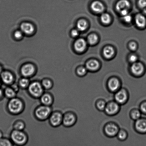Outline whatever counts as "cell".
Returning <instances> with one entry per match:
<instances>
[{"label":"cell","mask_w":146,"mask_h":146,"mask_svg":"<svg viewBox=\"0 0 146 146\" xmlns=\"http://www.w3.org/2000/svg\"><path fill=\"white\" fill-rule=\"evenodd\" d=\"M11 140L15 145L23 146L27 143L28 137L22 131L14 129L11 133Z\"/></svg>","instance_id":"cell-1"},{"label":"cell","mask_w":146,"mask_h":146,"mask_svg":"<svg viewBox=\"0 0 146 146\" xmlns=\"http://www.w3.org/2000/svg\"><path fill=\"white\" fill-rule=\"evenodd\" d=\"M24 104L22 100L16 97L10 99L8 104V108L10 112L14 114H19L23 111Z\"/></svg>","instance_id":"cell-2"},{"label":"cell","mask_w":146,"mask_h":146,"mask_svg":"<svg viewBox=\"0 0 146 146\" xmlns=\"http://www.w3.org/2000/svg\"><path fill=\"white\" fill-rule=\"evenodd\" d=\"M35 115L37 119L40 120H46L52 114V109L50 106H40L35 110Z\"/></svg>","instance_id":"cell-3"},{"label":"cell","mask_w":146,"mask_h":146,"mask_svg":"<svg viewBox=\"0 0 146 146\" xmlns=\"http://www.w3.org/2000/svg\"><path fill=\"white\" fill-rule=\"evenodd\" d=\"M28 92L35 98H39L43 94L44 89L41 83L33 82L30 83L28 88Z\"/></svg>","instance_id":"cell-4"},{"label":"cell","mask_w":146,"mask_h":146,"mask_svg":"<svg viewBox=\"0 0 146 146\" xmlns=\"http://www.w3.org/2000/svg\"><path fill=\"white\" fill-rule=\"evenodd\" d=\"M63 115L59 111H55L52 113L49 117V122L53 127H57L63 122Z\"/></svg>","instance_id":"cell-5"},{"label":"cell","mask_w":146,"mask_h":146,"mask_svg":"<svg viewBox=\"0 0 146 146\" xmlns=\"http://www.w3.org/2000/svg\"><path fill=\"white\" fill-rule=\"evenodd\" d=\"M35 66L31 63L26 64L21 68V72L24 77H31L35 73Z\"/></svg>","instance_id":"cell-6"},{"label":"cell","mask_w":146,"mask_h":146,"mask_svg":"<svg viewBox=\"0 0 146 146\" xmlns=\"http://www.w3.org/2000/svg\"><path fill=\"white\" fill-rule=\"evenodd\" d=\"M76 115L71 112H68L63 116L62 124L66 127H70L76 123Z\"/></svg>","instance_id":"cell-7"},{"label":"cell","mask_w":146,"mask_h":146,"mask_svg":"<svg viewBox=\"0 0 146 146\" xmlns=\"http://www.w3.org/2000/svg\"><path fill=\"white\" fill-rule=\"evenodd\" d=\"M105 134L110 137H113L117 135L119 131L118 126L114 123H110L107 124L104 128Z\"/></svg>","instance_id":"cell-8"},{"label":"cell","mask_w":146,"mask_h":146,"mask_svg":"<svg viewBox=\"0 0 146 146\" xmlns=\"http://www.w3.org/2000/svg\"><path fill=\"white\" fill-rule=\"evenodd\" d=\"M115 102L119 104H123L127 102L128 96L127 92L124 89H121L116 92L114 96Z\"/></svg>","instance_id":"cell-9"},{"label":"cell","mask_w":146,"mask_h":146,"mask_svg":"<svg viewBox=\"0 0 146 146\" xmlns=\"http://www.w3.org/2000/svg\"><path fill=\"white\" fill-rule=\"evenodd\" d=\"M119 110V104L116 102H112L107 104L104 110L108 115H113L117 114Z\"/></svg>","instance_id":"cell-10"},{"label":"cell","mask_w":146,"mask_h":146,"mask_svg":"<svg viewBox=\"0 0 146 146\" xmlns=\"http://www.w3.org/2000/svg\"><path fill=\"white\" fill-rule=\"evenodd\" d=\"M120 86V80L116 78H111L108 82V87L111 92H117L119 89Z\"/></svg>","instance_id":"cell-11"},{"label":"cell","mask_w":146,"mask_h":146,"mask_svg":"<svg viewBox=\"0 0 146 146\" xmlns=\"http://www.w3.org/2000/svg\"><path fill=\"white\" fill-rule=\"evenodd\" d=\"M1 76L2 81L5 84L11 85L13 83L15 80V77L13 75L9 72H2Z\"/></svg>","instance_id":"cell-12"},{"label":"cell","mask_w":146,"mask_h":146,"mask_svg":"<svg viewBox=\"0 0 146 146\" xmlns=\"http://www.w3.org/2000/svg\"><path fill=\"white\" fill-rule=\"evenodd\" d=\"M135 127L137 132L141 134L146 133V119L140 118L136 120Z\"/></svg>","instance_id":"cell-13"},{"label":"cell","mask_w":146,"mask_h":146,"mask_svg":"<svg viewBox=\"0 0 146 146\" xmlns=\"http://www.w3.org/2000/svg\"><path fill=\"white\" fill-rule=\"evenodd\" d=\"M20 28L23 33L26 35H32L35 30V27L30 23H23L21 24Z\"/></svg>","instance_id":"cell-14"},{"label":"cell","mask_w":146,"mask_h":146,"mask_svg":"<svg viewBox=\"0 0 146 146\" xmlns=\"http://www.w3.org/2000/svg\"><path fill=\"white\" fill-rule=\"evenodd\" d=\"M132 73L136 76H140L144 72V67L142 64L138 62H135L132 65L131 68Z\"/></svg>","instance_id":"cell-15"},{"label":"cell","mask_w":146,"mask_h":146,"mask_svg":"<svg viewBox=\"0 0 146 146\" xmlns=\"http://www.w3.org/2000/svg\"><path fill=\"white\" fill-rule=\"evenodd\" d=\"M41 103L43 105L50 106L53 103V98L49 93H43L40 98Z\"/></svg>","instance_id":"cell-16"},{"label":"cell","mask_w":146,"mask_h":146,"mask_svg":"<svg viewBox=\"0 0 146 146\" xmlns=\"http://www.w3.org/2000/svg\"><path fill=\"white\" fill-rule=\"evenodd\" d=\"M86 42L84 39L80 38L75 42L74 47L75 50L78 52H82L86 49Z\"/></svg>","instance_id":"cell-17"},{"label":"cell","mask_w":146,"mask_h":146,"mask_svg":"<svg viewBox=\"0 0 146 146\" xmlns=\"http://www.w3.org/2000/svg\"><path fill=\"white\" fill-rule=\"evenodd\" d=\"M130 4L127 0H120L117 3L116 5V8L119 12L123 10H128L130 7Z\"/></svg>","instance_id":"cell-18"},{"label":"cell","mask_w":146,"mask_h":146,"mask_svg":"<svg viewBox=\"0 0 146 146\" xmlns=\"http://www.w3.org/2000/svg\"><path fill=\"white\" fill-rule=\"evenodd\" d=\"M92 9L94 12L100 13L104 11V6L101 2L98 1H94L91 5Z\"/></svg>","instance_id":"cell-19"},{"label":"cell","mask_w":146,"mask_h":146,"mask_svg":"<svg viewBox=\"0 0 146 146\" xmlns=\"http://www.w3.org/2000/svg\"><path fill=\"white\" fill-rule=\"evenodd\" d=\"M135 22L137 26L140 28H143L146 25V19L145 17L141 14L136 15Z\"/></svg>","instance_id":"cell-20"},{"label":"cell","mask_w":146,"mask_h":146,"mask_svg":"<svg viewBox=\"0 0 146 146\" xmlns=\"http://www.w3.org/2000/svg\"><path fill=\"white\" fill-rule=\"evenodd\" d=\"M100 66V64L96 60H91L88 62L86 64V68L91 71L97 70Z\"/></svg>","instance_id":"cell-21"},{"label":"cell","mask_w":146,"mask_h":146,"mask_svg":"<svg viewBox=\"0 0 146 146\" xmlns=\"http://www.w3.org/2000/svg\"><path fill=\"white\" fill-rule=\"evenodd\" d=\"M4 94L7 98L11 99L15 97L16 91L13 88L8 87L5 89Z\"/></svg>","instance_id":"cell-22"},{"label":"cell","mask_w":146,"mask_h":146,"mask_svg":"<svg viewBox=\"0 0 146 146\" xmlns=\"http://www.w3.org/2000/svg\"><path fill=\"white\" fill-rule=\"evenodd\" d=\"M103 54L106 58H111L114 53V48L111 46H107L106 47L103 49Z\"/></svg>","instance_id":"cell-23"},{"label":"cell","mask_w":146,"mask_h":146,"mask_svg":"<svg viewBox=\"0 0 146 146\" xmlns=\"http://www.w3.org/2000/svg\"><path fill=\"white\" fill-rule=\"evenodd\" d=\"M30 84V82L27 78L23 77L20 79L18 82L19 86L22 89L28 88Z\"/></svg>","instance_id":"cell-24"},{"label":"cell","mask_w":146,"mask_h":146,"mask_svg":"<svg viewBox=\"0 0 146 146\" xmlns=\"http://www.w3.org/2000/svg\"><path fill=\"white\" fill-rule=\"evenodd\" d=\"M41 84L43 88L46 90H49L53 86V83L52 81L48 79H44L42 80Z\"/></svg>","instance_id":"cell-25"},{"label":"cell","mask_w":146,"mask_h":146,"mask_svg":"<svg viewBox=\"0 0 146 146\" xmlns=\"http://www.w3.org/2000/svg\"><path fill=\"white\" fill-rule=\"evenodd\" d=\"M87 27V23L85 20L81 19L78 21L77 23V29L79 31H83Z\"/></svg>","instance_id":"cell-26"},{"label":"cell","mask_w":146,"mask_h":146,"mask_svg":"<svg viewBox=\"0 0 146 146\" xmlns=\"http://www.w3.org/2000/svg\"><path fill=\"white\" fill-rule=\"evenodd\" d=\"M14 129L23 131L25 128V124L22 120H18L14 123Z\"/></svg>","instance_id":"cell-27"},{"label":"cell","mask_w":146,"mask_h":146,"mask_svg":"<svg viewBox=\"0 0 146 146\" xmlns=\"http://www.w3.org/2000/svg\"><path fill=\"white\" fill-rule=\"evenodd\" d=\"M141 115V111L137 110H133L130 113L131 118L134 120H137L140 119Z\"/></svg>","instance_id":"cell-28"},{"label":"cell","mask_w":146,"mask_h":146,"mask_svg":"<svg viewBox=\"0 0 146 146\" xmlns=\"http://www.w3.org/2000/svg\"><path fill=\"white\" fill-rule=\"evenodd\" d=\"M117 136L119 140L121 141H124L127 139V132L125 130H121L119 131Z\"/></svg>","instance_id":"cell-29"},{"label":"cell","mask_w":146,"mask_h":146,"mask_svg":"<svg viewBox=\"0 0 146 146\" xmlns=\"http://www.w3.org/2000/svg\"><path fill=\"white\" fill-rule=\"evenodd\" d=\"M14 145L11 139L5 138L0 139V146H14Z\"/></svg>","instance_id":"cell-30"},{"label":"cell","mask_w":146,"mask_h":146,"mask_svg":"<svg viewBox=\"0 0 146 146\" xmlns=\"http://www.w3.org/2000/svg\"><path fill=\"white\" fill-rule=\"evenodd\" d=\"M100 19L103 23L106 24L110 23L111 21V17L109 14L107 13L102 14L100 17Z\"/></svg>","instance_id":"cell-31"},{"label":"cell","mask_w":146,"mask_h":146,"mask_svg":"<svg viewBox=\"0 0 146 146\" xmlns=\"http://www.w3.org/2000/svg\"><path fill=\"white\" fill-rule=\"evenodd\" d=\"M98 37L95 34H92L89 35L88 37V42L91 45H93L97 42Z\"/></svg>","instance_id":"cell-32"},{"label":"cell","mask_w":146,"mask_h":146,"mask_svg":"<svg viewBox=\"0 0 146 146\" xmlns=\"http://www.w3.org/2000/svg\"><path fill=\"white\" fill-rule=\"evenodd\" d=\"M106 105H107V104L106 102L103 100H99L96 104L97 109L101 111L105 110Z\"/></svg>","instance_id":"cell-33"},{"label":"cell","mask_w":146,"mask_h":146,"mask_svg":"<svg viewBox=\"0 0 146 146\" xmlns=\"http://www.w3.org/2000/svg\"><path fill=\"white\" fill-rule=\"evenodd\" d=\"M87 69L86 68L84 67H79L77 69L76 73L78 76H83L86 74L87 73Z\"/></svg>","instance_id":"cell-34"},{"label":"cell","mask_w":146,"mask_h":146,"mask_svg":"<svg viewBox=\"0 0 146 146\" xmlns=\"http://www.w3.org/2000/svg\"><path fill=\"white\" fill-rule=\"evenodd\" d=\"M23 34L21 30L17 31L14 33V36L16 39H19L22 37Z\"/></svg>","instance_id":"cell-35"},{"label":"cell","mask_w":146,"mask_h":146,"mask_svg":"<svg viewBox=\"0 0 146 146\" xmlns=\"http://www.w3.org/2000/svg\"><path fill=\"white\" fill-rule=\"evenodd\" d=\"M140 110L141 112L146 114V101L141 103L140 106Z\"/></svg>","instance_id":"cell-36"},{"label":"cell","mask_w":146,"mask_h":146,"mask_svg":"<svg viewBox=\"0 0 146 146\" xmlns=\"http://www.w3.org/2000/svg\"><path fill=\"white\" fill-rule=\"evenodd\" d=\"M138 5L141 8H146V0H139Z\"/></svg>","instance_id":"cell-37"},{"label":"cell","mask_w":146,"mask_h":146,"mask_svg":"<svg viewBox=\"0 0 146 146\" xmlns=\"http://www.w3.org/2000/svg\"><path fill=\"white\" fill-rule=\"evenodd\" d=\"M123 19L127 23H129L131 21L132 17L130 15H127L123 17Z\"/></svg>","instance_id":"cell-38"},{"label":"cell","mask_w":146,"mask_h":146,"mask_svg":"<svg viewBox=\"0 0 146 146\" xmlns=\"http://www.w3.org/2000/svg\"><path fill=\"white\" fill-rule=\"evenodd\" d=\"M137 56L134 55H131L129 58L130 61L133 63L137 62Z\"/></svg>","instance_id":"cell-39"},{"label":"cell","mask_w":146,"mask_h":146,"mask_svg":"<svg viewBox=\"0 0 146 146\" xmlns=\"http://www.w3.org/2000/svg\"><path fill=\"white\" fill-rule=\"evenodd\" d=\"M129 46L130 49L133 50H135L137 48V44L135 42H130L129 45Z\"/></svg>","instance_id":"cell-40"},{"label":"cell","mask_w":146,"mask_h":146,"mask_svg":"<svg viewBox=\"0 0 146 146\" xmlns=\"http://www.w3.org/2000/svg\"><path fill=\"white\" fill-rule=\"evenodd\" d=\"M79 31L78 29H73L72 31L71 35L73 37H76L79 35Z\"/></svg>","instance_id":"cell-41"},{"label":"cell","mask_w":146,"mask_h":146,"mask_svg":"<svg viewBox=\"0 0 146 146\" xmlns=\"http://www.w3.org/2000/svg\"><path fill=\"white\" fill-rule=\"evenodd\" d=\"M120 14L122 15L123 17L125 16V15H128V10L125 9L120 12Z\"/></svg>","instance_id":"cell-42"},{"label":"cell","mask_w":146,"mask_h":146,"mask_svg":"<svg viewBox=\"0 0 146 146\" xmlns=\"http://www.w3.org/2000/svg\"><path fill=\"white\" fill-rule=\"evenodd\" d=\"M4 93L2 89H0V99L2 98L3 96Z\"/></svg>","instance_id":"cell-43"},{"label":"cell","mask_w":146,"mask_h":146,"mask_svg":"<svg viewBox=\"0 0 146 146\" xmlns=\"http://www.w3.org/2000/svg\"><path fill=\"white\" fill-rule=\"evenodd\" d=\"M3 134L2 132L0 131V139L3 138Z\"/></svg>","instance_id":"cell-44"},{"label":"cell","mask_w":146,"mask_h":146,"mask_svg":"<svg viewBox=\"0 0 146 146\" xmlns=\"http://www.w3.org/2000/svg\"><path fill=\"white\" fill-rule=\"evenodd\" d=\"M2 68H1V66H0V74H1L2 73Z\"/></svg>","instance_id":"cell-45"},{"label":"cell","mask_w":146,"mask_h":146,"mask_svg":"<svg viewBox=\"0 0 146 146\" xmlns=\"http://www.w3.org/2000/svg\"><path fill=\"white\" fill-rule=\"evenodd\" d=\"M144 14L146 15V8L144 9Z\"/></svg>","instance_id":"cell-46"},{"label":"cell","mask_w":146,"mask_h":146,"mask_svg":"<svg viewBox=\"0 0 146 146\" xmlns=\"http://www.w3.org/2000/svg\"><path fill=\"white\" fill-rule=\"evenodd\" d=\"M1 82H0V86H1Z\"/></svg>","instance_id":"cell-47"}]
</instances>
